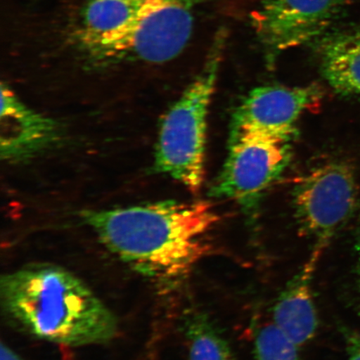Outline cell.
Here are the masks:
<instances>
[{
	"instance_id": "1",
	"label": "cell",
	"mask_w": 360,
	"mask_h": 360,
	"mask_svg": "<svg viewBox=\"0 0 360 360\" xmlns=\"http://www.w3.org/2000/svg\"><path fill=\"white\" fill-rule=\"evenodd\" d=\"M80 217L110 253L160 283L186 276L211 253L209 235L219 219L209 202L174 200L87 210Z\"/></svg>"
},
{
	"instance_id": "7",
	"label": "cell",
	"mask_w": 360,
	"mask_h": 360,
	"mask_svg": "<svg viewBox=\"0 0 360 360\" xmlns=\"http://www.w3.org/2000/svg\"><path fill=\"white\" fill-rule=\"evenodd\" d=\"M346 4L347 0H259L252 26L274 63L281 53L326 34Z\"/></svg>"
},
{
	"instance_id": "2",
	"label": "cell",
	"mask_w": 360,
	"mask_h": 360,
	"mask_svg": "<svg viewBox=\"0 0 360 360\" xmlns=\"http://www.w3.org/2000/svg\"><path fill=\"white\" fill-rule=\"evenodd\" d=\"M0 304L8 325L49 343L103 345L119 331L115 314L91 288L55 264H29L3 274Z\"/></svg>"
},
{
	"instance_id": "8",
	"label": "cell",
	"mask_w": 360,
	"mask_h": 360,
	"mask_svg": "<svg viewBox=\"0 0 360 360\" xmlns=\"http://www.w3.org/2000/svg\"><path fill=\"white\" fill-rule=\"evenodd\" d=\"M322 97L321 89L314 84L255 89L233 115L232 133L259 134L290 142L300 117L319 105Z\"/></svg>"
},
{
	"instance_id": "5",
	"label": "cell",
	"mask_w": 360,
	"mask_h": 360,
	"mask_svg": "<svg viewBox=\"0 0 360 360\" xmlns=\"http://www.w3.org/2000/svg\"><path fill=\"white\" fill-rule=\"evenodd\" d=\"M358 186L353 166L327 160L314 166L296 183L292 192L295 219L300 231L326 249L331 238L353 214Z\"/></svg>"
},
{
	"instance_id": "17",
	"label": "cell",
	"mask_w": 360,
	"mask_h": 360,
	"mask_svg": "<svg viewBox=\"0 0 360 360\" xmlns=\"http://www.w3.org/2000/svg\"><path fill=\"white\" fill-rule=\"evenodd\" d=\"M356 254H357V264H356V276L357 283L360 291V226L358 233L357 242H356Z\"/></svg>"
},
{
	"instance_id": "16",
	"label": "cell",
	"mask_w": 360,
	"mask_h": 360,
	"mask_svg": "<svg viewBox=\"0 0 360 360\" xmlns=\"http://www.w3.org/2000/svg\"><path fill=\"white\" fill-rule=\"evenodd\" d=\"M0 360H24L22 359L20 355L15 352V350L11 348V346H8L6 344H4V342L1 343V346H0Z\"/></svg>"
},
{
	"instance_id": "13",
	"label": "cell",
	"mask_w": 360,
	"mask_h": 360,
	"mask_svg": "<svg viewBox=\"0 0 360 360\" xmlns=\"http://www.w3.org/2000/svg\"><path fill=\"white\" fill-rule=\"evenodd\" d=\"M188 360H236L224 337L206 314L188 313L184 321Z\"/></svg>"
},
{
	"instance_id": "11",
	"label": "cell",
	"mask_w": 360,
	"mask_h": 360,
	"mask_svg": "<svg viewBox=\"0 0 360 360\" xmlns=\"http://www.w3.org/2000/svg\"><path fill=\"white\" fill-rule=\"evenodd\" d=\"M315 42L328 84L342 96L360 100V24L328 31Z\"/></svg>"
},
{
	"instance_id": "15",
	"label": "cell",
	"mask_w": 360,
	"mask_h": 360,
	"mask_svg": "<svg viewBox=\"0 0 360 360\" xmlns=\"http://www.w3.org/2000/svg\"><path fill=\"white\" fill-rule=\"evenodd\" d=\"M348 360H360V334L345 330L344 331Z\"/></svg>"
},
{
	"instance_id": "10",
	"label": "cell",
	"mask_w": 360,
	"mask_h": 360,
	"mask_svg": "<svg viewBox=\"0 0 360 360\" xmlns=\"http://www.w3.org/2000/svg\"><path fill=\"white\" fill-rule=\"evenodd\" d=\"M322 250L314 248L302 268L287 283L274 304L273 323L300 347L314 339L319 321L313 292V277Z\"/></svg>"
},
{
	"instance_id": "14",
	"label": "cell",
	"mask_w": 360,
	"mask_h": 360,
	"mask_svg": "<svg viewBox=\"0 0 360 360\" xmlns=\"http://www.w3.org/2000/svg\"><path fill=\"white\" fill-rule=\"evenodd\" d=\"M300 348L274 323L261 328L255 339V360H304Z\"/></svg>"
},
{
	"instance_id": "12",
	"label": "cell",
	"mask_w": 360,
	"mask_h": 360,
	"mask_svg": "<svg viewBox=\"0 0 360 360\" xmlns=\"http://www.w3.org/2000/svg\"><path fill=\"white\" fill-rule=\"evenodd\" d=\"M142 0H89L73 35L76 46L93 61L124 28Z\"/></svg>"
},
{
	"instance_id": "3",
	"label": "cell",
	"mask_w": 360,
	"mask_h": 360,
	"mask_svg": "<svg viewBox=\"0 0 360 360\" xmlns=\"http://www.w3.org/2000/svg\"><path fill=\"white\" fill-rule=\"evenodd\" d=\"M227 35L224 28L215 33L204 68L165 115L156 143L155 172L193 193L204 181L207 118Z\"/></svg>"
},
{
	"instance_id": "4",
	"label": "cell",
	"mask_w": 360,
	"mask_h": 360,
	"mask_svg": "<svg viewBox=\"0 0 360 360\" xmlns=\"http://www.w3.org/2000/svg\"><path fill=\"white\" fill-rule=\"evenodd\" d=\"M204 0H142L137 10L94 63L162 64L180 55L190 41Z\"/></svg>"
},
{
	"instance_id": "9",
	"label": "cell",
	"mask_w": 360,
	"mask_h": 360,
	"mask_svg": "<svg viewBox=\"0 0 360 360\" xmlns=\"http://www.w3.org/2000/svg\"><path fill=\"white\" fill-rule=\"evenodd\" d=\"M60 136L56 121L27 106L2 84L0 155L4 161L17 163L32 159L56 146Z\"/></svg>"
},
{
	"instance_id": "6",
	"label": "cell",
	"mask_w": 360,
	"mask_h": 360,
	"mask_svg": "<svg viewBox=\"0 0 360 360\" xmlns=\"http://www.w3.org/2000/svg\"><path fill=\"white\" fill-rule=\"evenodd\" d=\"M289 141L263 135L232 133L226 163L215 180L211 196L236 202L256 221L261 198L290 160Z\"/></svg>"
}]
</instances>
